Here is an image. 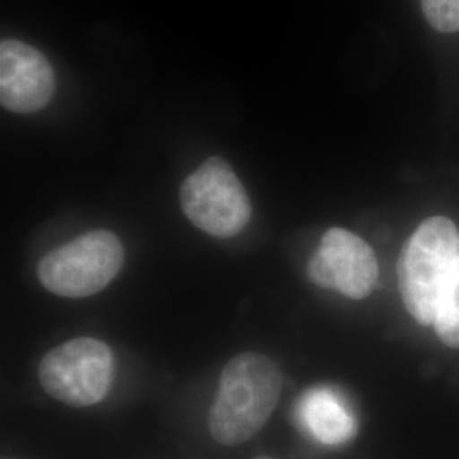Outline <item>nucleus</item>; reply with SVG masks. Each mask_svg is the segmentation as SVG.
<instances>
[{
    "mask_svg": "<svg viewBox=\"0 0 459 459\" xmlns=\"http://www.w3.org/2000/svg\"><path fill=\"white\" fill-rule=\"evenodd\" d=\"M282 373L261 352H242L223 368L210 409L208 427L214 441L238 446L263 430L278 407Z\"/></svg>",
    "mask_w": 459,
    "mask_h": 459,
    "instance_id": "1",
    "label": "nucleus"
},
{
    "mask_svg": "<svg viewBox=\"0 0 459 459\" xmlns=\"http://www.w3.org/2000/svg\"><path fill=\"white\" fill-rule=\"evenodd\" d=\"M459 257V231L444 216L426 220L403 248L398 261V284L405 308L432 325L439 298Z\"/></svg>",
    "mask_w": 459,
    "mask_h": 459,
    "instance_id": "2",
    "label": "nucleus"
},
{
    "mask_svg": "<svg viewBox=\"0 0 459 459\" xmlns=\"http://www.w3.org/2000/svg\"><path fill=\"white\" fill-rule=\"evenodd\" d=\"M125 247L113 231L92 230L48 252L36 267L49 293L87 298L102 291L119 274Z\"/></svg>",
    "mask_w": 459,
    "mask_h": 459,
    "instance_id": "3",
    "label": "nucleus"
},
{
    "mask_svg": "<svg viewBox=\"0 0 459 459\" xmlns=\"http://www.w3.org/2000/svg\"><path fill=\"white\" fill-rule=\"evenodd\" d=\"M38 377L51 398L77 409L91 407L111 390L115 354L99 339H72L49 351L39 362Z\"/></svg>",
    "mask_w": 459,
    "mask_h": 459,
    "instance_id": "4",
    "label": "nucleus"
},
{
    "mask_svg": "<svg viewBox=\"0 0 459 459\" xmlns=\"http://www.w3.org/2000/svg\"><path fill=\"white\" fill-rule=\"evenodd\" d=\"M181 206L196 229L216 238L237 237L252 218L244 184L220 157L208 159L182 182Z\"/></svg>",
    "mask_w": 459,
    "mask_h": 459,
    "instance_id": "5",
    "label": "nucleus"
},
{
    "mask_svg": "<svg viewBox=\"0 0 459 459\" xmlns=\"http://www.w3.org/2000/svg\"><path fill=\"white\" fill-rule=\"evenodd\" d=\"M308 278L316 286L337 290L351 299H364L377 282V261L361 237L344 229H330L308 263Z\"/></svg>",
    "mask_w": 459,
    "mask_h": 459,
    "instance_id": "6",
    "label": "nucleus"
},
{
    "mask_svg": "<svg viewBox=\"0 0 459 459\" xmlns=\"http://www.w3.org/2000/svg\"><path fill=\"white\" fill-rule=\"evenodd\" d=\"M55 72L47 56L22 41L0 45V102L7 111L30 115L43 109L55 94Z\"/></svg>",
    "mask_w": 459,
    "mask_h": 459,
    "instance_id": "7",
    "label": "nucleus"
},
{
    "mask_svg": "<svg viewBox=\"0 0 459 459\" xmlns=\"http://www.w3.org/2000/svg\"><path fill=\"white\" fill-rule=\"evenodd\" d=\"M296 417L303 429L327 446H339L354 437L358 422L342 394L328 386H315L301 394Z\"/></svg>",
    "mask_w": 459,
    "mask_h": 459,
    "instance_id": "8",
    "label": "nucleus"
},
{
    "mask_svg": "<svg viewBox=\"0 0 459 459\" xmlns=\"http://www.w3.org/2000/svg\"><path fill=\"white\" fill-rule=\"evenodd\" d=\"M432 325L444 344L459 349V257L446 281Z\"/></svg>",
    "mask_w": 459,
    "mask_h": 459,
    "instance_id": "9",
    "label": "nucleus"
},
{
    "mask_svg": "<svg viewBox=\"0 0 459 459\" xmlns=\"http://www.w3.org/2000/svg\"><path fill=\"white\" fill-rule=\"evenodd\" d=\"M427 22L439 33H458L459 0H420Z\"/></svg>",
    "mask_w": 459,
    "mask_h": 459,
    "instance_id": "10",
    "label": "nucleus"
},
{
    "mask_svg": "<svg viewBox=\"0 0 459 459\" xmlns=\"http://www.w3.org/2000/svg\"><path fill=\"white\" fill-rule=\"evenodd\" d=\"M255 459H273V458H267V456H259V458H255Z\"/></svg>",
    "mask_w": 459,
    "mask_h": 459,
    "instance_id": "11",
    "label": "nucleus"
}]
</instances>
